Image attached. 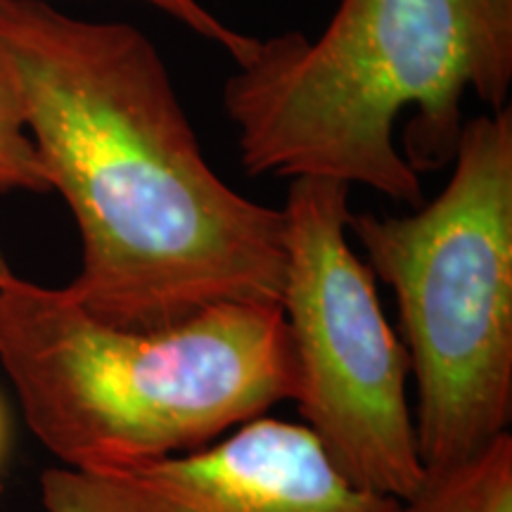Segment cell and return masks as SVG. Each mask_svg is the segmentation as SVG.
<instances>
[{"label":"cell","mask_w":512,"mask_h":512,"mask_svg":"<svg viewBox=\"0 0 512 512\" xmlns=\"http://www.w3.org/2000/svg\"><path fill=\"white\" fill-rule=\"evenodd\" d=\"M399 512H512L510 432L458 463L425 470Z\"/></svg>","instance_id":"cell-7"},{"label":"cell","mask_w":512,"mask_h":512,"mask_svg":"<svg viewBox=\"0 0 512 512\" xmlns=\"http://www.w3.org/2000/svg\"><path fill=\"white\" fill-rule=\"evenodd\" d=\"M0 67L48 190L72 211L91 316L162 330L219 304L280 306L285 214L211 169L147 34L0 0Z\"/></svg>","instance_id":"cell-1"},{"label":"cell","mask_w":512,"mask_h":512,"mask_svg":"<svg viewBox=\"0 0 512 512\" xmlns=\"http://www.w3.org/2000/svg\"><path fill=\"white\" fill-rule=\"evenodd\" d=\"M0 368L34 437L81 472L197 451L297 389L280 306L219 304L126 330L15 273L0 285Z\"/></svg>","instance_id":"cell-3"},{"label":"cell","mask_w":512,"mask_h":512,"mask_svg":"<svg viewBox=\"0 0 512 512\" xmlns=\"http://www.w3.org/2000/svg\"><path fill=\"white\" fill-rule=\"evenodd\" d=\"M0 446H3V418H0Z\"/></svg>","instance_id":"cell-11"},{"label":"cell","mask_w":512,"mask_h":512,"mask_svg":"<svg viewBox=\"0 0 512 512\" xmlns=\"http://www.w3.org/2000/svg\"><path fill=\"white\" fill-rule=\"evenodd\" d=\"M46 512H399L349 482L304 425L268 415L214 444L112 472L50 467Z\"/></svg>","instance_id":"cell-6"},{"label":"cell","mask_w":512,"mask_h":512,"mask_svg":"<svg viewBox=\"0 0 512 512\" xmlns=\"http://www.w3.org/2000/svg\"><path fill=\"white\" fill-rule=\"evenodd\" d=\"M12 275V268H10V264L8 261H5V256H3V252H0V285L5 283V280H8Z\"/></svg>","instance_id":"cell-10"},{"label":"cell","mask_w":512,"mask_h":512,"mask_svg":"<svg viewBox=\"0 0 512 512\" xmlns=\"http://www.w3.org/2000/svg\"><path fill=\"white\" fill-rule=\"evenodd\" d=\"M349 192L320 178H294L287 190L280 309L297 368L292 401L349 482L406 501L425 477L408 406L411 363L375 275L351 249Z\"/></svg>","instance_id":"cell-5"},{"label":"cell","mask_w":512,"mask_h":512,"mask_svg":"<svg viewBox=\"0 0 512 512\" xmlns=\"http://www.w3.org/2000/svg\"><path fill=\"white\" fill-rule=\"evenodd\" d=\"M46 192L48 183L24 128L15 91L0 67V192Z\"/></svg>","instance_id":"cell-8"},{"label":"cell","mask_w":512,"mask_h":512,"mask_svg":"<svg viewBox=\"0 0 512 512\" xmlns=\"http://www.w3.org/2000/svg\"><path fill=\"white\" fill-rule=\"evenodd\" d=\"M140 3L152 5V8L169 15L174 22L183 24L192 34L214 43L233 57L235 64H242L252 55L256 38L242 34L228 27L221 17H216L209 8H204L202 0H140Z\"/></svg>","instance_id":"cell-9"},{"label":"cell","mask_w":512,"mask_h":512,"mask_svg":"<svg viewBox=\"0 0 512 512\" xmlns=\"http://www.w3.org/2000/svg\"><path fill=\"white\" fill-rule=\"evenodd\" d=\"M512 83V0H339L313 38H256L223 83L249 176L366 185L420 207L422 171L453 162L475 93Z\"/></svg>","instance_id":"cell-2"},{"label":"cell","mask_w":512,"mask_h":512,"mask_svg":"<svg viewBox=\"0 0 512 512\" xmlns=\"http://www.w3.org/2000/svg\"><path fill=\"white\" fill-rule=\"evenodd\" d=\"M453 174L406 216L351 214L392 287L418 389L422 467L458 463L512 420V112L465 121Z\"/></svg>","instance_id":"cell-4"}]
</instances>
